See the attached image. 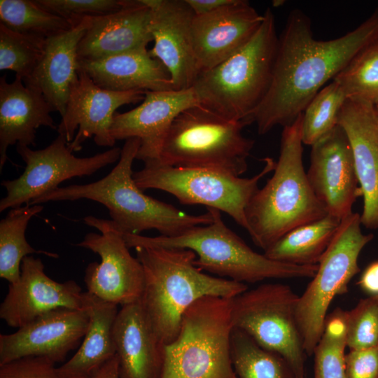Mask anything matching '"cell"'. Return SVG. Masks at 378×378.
<instances>
[{
	"label": "cell",
	"instance_id": "cell-1",
	"mask_svg": "<svg viewBox=\"0 0 378 378\" xmlns=\"http://www.w3.org/2000/svg\"><path fill=\"white\" fill-rule=\"evenodd\" d=\"M378 38V9L355 29L328 41L314 38L309 18L288 15L278 46L270 88L251 118L259 134L293 123L330 79Z\"/></svg>",
	"mask_w": 378,
	"mask_h": 378
},
{
	"label": "cell",
	"instance_id": "cell-2",
	"mask_svg": "<svg viewBox=\"0 0 378 378\" xmlns=\"http://www.w3.org/2000/svg\"><path fill=\"white\" fill-rule=\"evenodd\" d=\"M144 273L139 300L162 344L177 336L186 311L206 296L232 299L248 289L244 283L205 274L195 264L196 254L187 248L137 246Z\"/></svg>",
	"mask_w": 378,
	"mask_h": 378
},
{
	"label": "cell",
	"instance_id": "cell-3",
	"mask_svg": "<svg viewBox=\"0 0 378 378\" xmlns=\"http://www.w3.org/2000/svg\"><path fill=\"white\" fill-rule=\"evenodd\" d=\"M140 145L139 138L126 139L117 164L102 179L58 188L29 204L82 199L93 200L108 209L111 220L122 234H140L144 230L154 229L162 236L175 237L194 227L211 223L213 215L209 208L202 214H188L144 194L136 186L132 164Z\"/></svg>",
	"mask_w": 378,
	"mask_h": 378
},
{
	"label": "cell",
	"instance_id": "cell-4",
	"mask_svg": "<svg viewBox=\"0 0 378 378\" xmlns=\"http://www.w3.org/2000/svg\"><path fill=\"white\" fill-rule=\"evenodd\" d=\"M302 125V113L284 127L274 174L245 210L247 231L263 251L292 229L328 214L314 195L304 168Z\"/></svg>",
	"mask_w": 378,
	"mask_h": 378
},
{
	"label": "cell",
	"instance_id": "cell-5",
	"mask_svg": "<svg viewBox=\"0 0 378 378\" xmlns=\"http://www.w3.org/2000/svg\"><path fill=\"white\" fill-rule=\"evenodd\" d=\"M249 41L214 68L200 72L192 88L199 105L229 120L251 118L270 88L278 46L270 8Z\"/></svg>",
	"mask_w": 378,
	"mask_h": 378
},
{
	"label": "cell",
	"instance_id": "cell-6",
	"mask_svg": "<svg viewBox=\"0 0 378 378\" xmlns=\"http://www.w3.org/2000/svg\"><path fill=\"white\" fill-rule=\"evenodd\" d=\"M211 223L194 227L175 237L122 234L129 248L137 246L181 248L196 254L202 271L241 283L267 279L312 278L318 265H296L276 262L251 249L224 223L220 211L209 208Z\"/></svg>",
	"mask_w": 378,
	"mask_h": 378
},
{
	"label": "cell",
	"instance_id": "cell-7",
	"mask_svg": "<svg viewBox=\"0 0 378 378\" xmlns=\"http://www.w3.org/2000/svg\"><path fill=\"white\" fill-rule=\"evenodd\" d=\"M231 299L204 297L184 313L176 337L163 346L161 378H238L230 355Z\"/></svg>",
	"mask_w": 378,
	"mask_h": 378
},
{
	"label": "cell",
	"instance_id": "cell-8",
	"mask_svg": "<svg viewBox=\"0 0 378 378\" xmlns=\"http://www.w3.org/2000/svg\"><path fill=\"white\" fill-rule=\"evenodd\" d=\"M249 124L229 120L200 105L190 107L173 121L158 160L175 167H206L236 176L245 173L254 141L242 130Z\"/></svg>",
	"mask_w": 378,
	"mask_h": 378
},
{
	"label": "cell",
	"instance_id": "cell-9",
	"mask_svg": "<svg viewBox=\"0 0 378 378\" xmlns=\"http://www.w3.org/2000/svg\"><path fill=\"white\" fill-rule=\"evenodd\" d=\"M262 160L263 168L251 178L213 168L175 167L149 160L142 169L133 173V178L142 190H163L182 204H200L225 212L247 230L246 208L258 190L260 181L276 165L271 158Z\"/></svg>",
	"mask_w": 378,
	"mask_h": 378
},
{
	"label": "cell",
	"instance_id": "cell-10",
	"mask_svg": "<svg viewBox=\"0 0 378 378\" xmlns=\"http://www.w3.org/2000/svg\"><path fill=\"white\" fill-rule=\"evenodd\" d=\"M360 215L344 218L318 263L317 270L299 296L296 316L306 354L312 356L324 330L332 300L347 292L350 280L360 272L358 257L373 235L362 232Z\"/></svg>",
	"mask_w": 378,
	"mask_h": 378
},
{
	"label": "cell",
	"instance_id": "cell-11",
	"mask_svg": "<svg viewBox=\"0 0 378 378\" xmlns=\"http://www.w3.org/2000/svg\"><path fill=\"white\" fill-rule=\"evenodd\" d=\"M298 300L287 284H264L232 298L231 315L234 328L283 356L297 378H304L307 354L297 321Z\"/></svg>",
	"mask_w": 378,
	"mask_h": 378
},
{
	"label": "cell",
	"instance_id": "cell-12",
	"mask_svg": "<svg viewBox=\"0 0 378 378\" xmlns=\"http://www.w3.org/2000/svg\"><path fill=\"white\" fill-rule=\"evenodd\" d=\"M121 150L115 147L93 156L78 158L61 134L40 150L17 145V151L24 162L25 168L17 178L1 182L6 195L0 201V212L29 204L40 196L56 190L66 180L93 174L119 160Z\"/></svg>",
	"mask_w": 378,
	"mask_h": 378
},
{
	"label": "cell",
	"instance_id": "cell-13",
	"mask_svg": "<svg viewBox=\"0 0 378 378\" xmlns=\"http://www.w3.org/2000/svg\"><path fill=\"white\" fill-rule=\"evenodd\" d=\"M84 222L99 233H88L76 246L97 253L100 262L87 266L84 281L87 292L98 298L124 306L138 302L144 285L143 267L129 248L113 221L88 216Z\"/></svg>",
	"mask_w": 378,
	"mask_h": 378
},
{
	"label": "cell",
	"instance_id": "cell-14",
	"mask_svg": "<svg viewBox=\"0 0 378 378\" xmlns=\"http://www.w3.org/2000/svg\"><path fill=\"white\" fill-rule=\"evenodd\" d=\"M146 92L103 89L80 69L57 132L73 152L81 150L82 144L92 136L97 145L112 147L115 140L111 135V128L116 110L125 104L142 102Z\"/></svg>",
	"mask_w": 378,
	"mask_h": 378
},
{
	"label": "cell",
	"instance_id": "cell-15",
	"mask_svg": "<svg viewBox=\"0 0 378 378\" xmlns=\"http://www.w3.org/2000/svg\"><path fill=\"white\" fill-rule=\"evenodd\" d=\"M309 185L328 214L341 220L351 215L362 196L347 135L338 124L312 146L306 172Z\"/></svg>",
	"mask_w": 378,
	"mask_h": 378
},
{
	"label": "cell",
	"instance_id": "cell-16",
	"mask_svg": "<svg viewBox=\"0 0 378 378\" xmlns=\"http://www.w3.org/2000/svg\"><path fill=\"white\" fill-rule=\"evenodd\" d=\"M85 307V306H84ZM87 308L61 307L48 312L11 334L0 335V365L26 356L64 362L78 348L87 332Z\"/></svg>",
	"mask_w": 378,
	"mask_h": 378
},
{
	"label": "cell",
	"instance_id": "cell-17",
	"mask_svg": "<svg viewBox=\"0 0 378 378\" xmlns=\"http://www.w3.org/2000/svg\"><path fill=\"white\" fill-rule=\"evenodd\" d=\"M61 307L85 308L80 286L74 280L55 281L46 274L40 258L24 257L19 280L8 284V293L0 305V318L8 326L19 328Z\"/></svg>",
	"mask_w": 378,
	"mask_h": 378
},
{
	"label": "cell",
	"instance_id": "cell-18",
	"mask_svg": "<svg viewBox=\"0 0 378 378\" xmlns=\"http://www.w3.org/2000/svg\"><path fill=\"white\" fill-rule=\"evenodd\" d=\"M152 11L149 54L168 71L174 90L191 88L199 74L192 41L195 14L186 0H144Z\"/></svg>",
	"mask_w": 378,
	"mask_h": 378
},
{
	"label": "cell",
	"instance_id": "cell-19",
	"mask_svg": "<svg viewBox=\"0 0 378 378\" xmlns=\"http://www.w3.org/2000/svg\"><path fill=\"white\" fill-rule=\"evenodd\" d=\"M263 20V14H259L245 0H233L211 13L195 15L191 32L199 74L214 68L240 50L253 36Z\"/></svg>",
	"mask_w": 378,
	"mask_h": 378
},
{
	"label": "cell",
	"instance_id": "cell-20",
	"mask_svg": "<svg viewBox=\"0 0 378 378\" xmlns=\"http://www.w3.org/2000/svg\"><path fill=\"white\" fill-rule=\"evenodd\" d=\"M199 105L192 88L148 91L141 104L122 113H115L111 128L114 140L139 138L136 159L144 162L158 160L166 135L174 119L184 110Z\"/></svg>",
	"mask_w": 378,
	"mask_h": 378
},
{
	"label": "cell",
	"instance_id": "cell-21",
	"mask_svg": "<svg viewBox=\"0 0 378 378\" xmlns=\"http://www.w3.org/2000/svg\"><path fill=\"white\" fill-rule=\"evenodd\" d=\"M337 124L349 139L359 186L363 197L361 225L378 229V116L374 105L347 99Z\"/></svg>",
	"mask_w": 378,
	"mask_h": 378
},
{
	"label": "cell",
	"instance_id": "cell-22",
	"mask_svg": "<svg viewBox=\"0 0 378 378\" xmlns=\"http://www.w3.org/2000/svg\"><path fill=\"white\" fill-rule=\"evenodd\" d=\"M152 11L144 0H125L114 13L91 17L78 47V59L94 60L147 48Z\"/></svg>",
	"mask_w": 378,
	"mask_h": 378
},
{
	"label": "cell",
	"instance_id": "cell-23",
	"mask_svg": "<svg viewBox=\"0 0 378 378\" xmlns=\"http://www.w3.org/2000/svg\"><path fill=\"white\" fill-rule=\"evenodd\" d=\"M51 105L38 90L24 84L15 76L8 83L6 76L0 78V171L8 159V147L14 144L35 146L36 130L48 127L56 130L50 113Z\"/></svg>",
	"mask_w": 378,
	"mask_h": 378
},
{
	"label": "cell",
	"instance_id": "cell-24",
	"mask_svg": "<svg viewBox=\"0 0 378 378\" xmlns=\"http://www.w3.org/2000/svg\"><path fill=\"white\" fill-rule=\"evenodd\" d=\"M90 18L47 38L40 62L31 75L23 80L27 86L41 92L62 116L65 113L71 90L78 79V47L90 25Z\"/></svg>",
	"mask_w": 378,
	"mask_h": 378
},
{
	"label": "cell",
	"instance_id": "cell-25",
	"mask_svg": "<svg viewBox=\"0 0 378 378\" xmlns=\"http://www.w3.org/2000/svg\"><path fill=\"white\" fill-rule=\"evenodd\" d=\"M119 378H161L163 346L139 300L122 306L113 327Z\"/></svg>",
	"mask_w": 378,
	"mask_h": 378
},
{
	"label": "cell",
	"instance_id": "cell-26",
	"mask_svg": "<svg viewBox=\"0 0 378 378\" xmlns=\"http://www.w3.org/2000/svg\"><path fill=\"white\" fill-rule=\"evenodd\" d=\"M78 60L80 69L103 89L118 92L174 90L168 71L147 48L99 59Z\"/></svg>",
	"mask_w": 378,
	"mask_h": 378
},
{
	"label": "cell",
	"instance_id": "cell-27",
	"mask_svg": "<svg viewBox=\"0 0 378 378\" xmlns=\"http://www.w3.org/2000/svg\"><path fill=\"white\" fill-rule=\"evenodd\" d=\"M83 304L90 323L82 342L74 356L57 368L62 378H92L116 354L113 327L118 304L83 292Z\"/></svg>",
	"mask_w": 378,
	"mask_h": 378
},
{
	"label": "cell",
	"instance_id": "cell-28",
	"mask_svg": "<svg viewBox=\"0 0 378 378\" xmlns=\"http://www.w3.org/2000/svg\"><path fill=\"white\" fill-rule=\"evenodd\" d=\"M341 220L327 214L320 219L296 227L264 251L263 254L270 260L283 263L318 265Z\"/></svg>",
	"mask_w": 378,
	"mask_h": 378
},
{
	"label": "cell",
	"instance_id": "cell-29",
	"mask_svg": "<svg viewBox=\"0 0 378 378\" xmlns=\"http://www.w3.org/2000/svg\"><path fill=\"white\" fill-rule=\"evenodd\" d=\"M43 209L41 204L13 208L0 221V277L9 284L19 280L24 257L35 253L54 258L59 257L57 253L34 248L26 239L25 232L29 220Z\"/></svg>",
	"mask_w": 378,
	"mask_h": 378
},
{
	"label": "cell",
	"instance_id": "cell-30",
	"mask_svg": "<svg viewBox=\"0 0 378 378\" xmlns=\"http://www.w3.org/2000/svg\"><path fill=\"white\" fill-rule=\"evenodd\" d=\"M230 355L238 378H297L283 356L262 347L239 328L231 332Z\"/></svg>",
	"mask_w": 378,
	"mask_h": 378
},
{
	"label": "cell",
	"instance_id": "cell-31",
	"mask_svg": "<svg viewBox=\"0 0 378 378\" xmlns=\"http://www.w3.org/2000/svg\"><path fill=\"white\" fill-rule=\"evenodd\" d=\"M0 21L8 29L47 39L73 26L41 7L36 0H1Z\"/></svg>",
	"mask_w": 378,
	"mask_h": 378
},
{
	"label": "cell",
	"instance_id": "cell-32",
	"mask_svg": "<svg viewBox=\"0 0 378 378\" xmlns=\"http://www.w3.org/2000/svg\"><path fill=\"white\" fill-rule=\"evenodd\" d=\"M348 99L378 101V38L361 49L332 79Z\"/></svg>",
	"mask_w": 378,
	"mask_h": 378
},
{
	"label": "cell",
	"instance_id": "cell-33",
	"mask_svg": "<svg viewBox=\"0 0 378 378\" xmlns=\"http://www.w3.org/2000/svg\"><path fill=\"white\" fill-rule=\"evenodd\" d=\"M348 97L335 80L323 88L302 113V139L312 146L337 125L340 112Z\"/></svg>",
	"mask_w": 378,
	"mask_h": 378
},
{
	"label": "cell",
	"instance_id": "cell-34",
	"mask_svg": "<svg viewBox=\"0 0 378 378\" xmlns=\"http://www.w3.org/2000/svg\"><path fill=\"white\" fill-rule=\"evenodd\" d=\"M344 311L337 307L327 316L322 336L314 350V378H345Z\"/></svg>",
	"mask_w": 378,
	"mask_h": 378
},
{
	"label": "cell",
	"instance_id": "cell-35",
	"mask_svg": "<svg viewBox=\"0 0 378 378\" xmlns=\"http://www.w3.org/2000/svg\"><path fill=\"white\" fill-rule=\"evenodd\" d=\"M46 39L13 31L0 23V69L24 80L40 62Z\"/></svg>",
	"mask_w": 378,
	"mask_h": 378
},
{
	"label": "cell",
	"instance_id": "cell-36",
	"mask_svg": "<svg viewBox=\"0 0 378 378\" xmlns=\"http://www.w3.org/2000/svg\"><path fill=\"white\" fill-rule=\"evenodd\" d=\"M346 344L349 350L378 346V295L361 299L344 311Z\"/></svg>",
	"mask_w": 378,
	"mask_h": 378
},
{
	"label": "cell",
	"instance_id": "cell-37",
	"mask_svg": "<svg viewBox=\"0 0 378 378\" xmlns=\"http://www.w3.org/2000/svg\"><path fill=\"white\" fill-rule=\"evenodd\" d=\"M41 7L73 27L83 19L108 15L120 10L125 0H36Z\"/></svg>",
	"mask_w": 378,
	"mask_h": 378
},
{
	"label": "cell",
	"instance_id": "cell-38",
	"mask_svg": "<svg viewBox=\"0 0 378 378\" xmlns=\"http://www.w3.org/2000/svg\"><path fill=\"white\" fill-rule=\"evenodd\" d=\"M52 360L26 356L0 365V378H62Z\"/></svg>",
	"mask_w": 378,
	"mask_h": 378
},
{
	"label": "cell",
	"instance_id": "cell-39",
	"mask_svg": "<svg viewBox=\"0 0 378 378\" xmlns=\"http://www.w3.org/2000/svg\"><path fill=\"white\" fill-rule=\"evenodd\" d=\"M345 378H378V346L349 350L344 358Z\"/></svg>",
	"mask_w": 378,
	"mask_h": 378
},
{
	"label": "cell",
	"instance_id": "cell-40",
	"mask_svg": "<svg viewBox=\"0 0 378 378\" xmlns=\"http://www.w3.org/2000/svg\"><path fill=\"white\" fill-rule=\"evenodd\" d=\"M358 286L370 295H378V260L370 263L358 281Z\"/></svg>",
	"mask_w": 378,
	"mask_h": 378
},
{
	"label": "cell",
	"instance_id": "cell-41",
	"mask_svg": "<svg viewBox=\"0 0 378 378\" xmlns=\"http://www.w3.org/2000/svg\"><path fill=\"white\" fill-rule=\"evenodd\" d=\"M195 15H202L230 4L233 0H186Z\"/></svg>",
	"mask_w": 378,
	"mask_h": 378
},
{
	"label": "cell",
	"instance_id": "cell-42",
	"mask_svg": "<svg viewBox=\"0 0 378 378\" xmlns=\"http://www.w3.org/2000/svg\"><path fill=\"white\" fill-rule=\"evenodd\" d=\"M92 378H119L117 354L107 362Z\"/></svg>",
	"mask_w": 378,
	"mask_h": 378
},
{
	"label": "cell",
	"instance_id": "cell-43",
	"mask_svg": "<svg viewBox=\"0 0 378 378\" xmlns=\"http://www.w3.org/2000/svg\"><path fill=\"white\" fill-rule=\"evenodd\" d=\"M375 112L378 116V101L374 104Z\"/></svg>",
	"mask_w": 378,
	"mask_h": 378
},
{
	"label": "cell",
	"instance_id": "cell-44",
	"mask_svg": "<svg viewBox=\"0 0 378 378\" xmlns=\"http://www.w3.org/2000/svg\"><path fill=\"white\" fill-rule=\"evenodd\" d=\"M304 378H306V377H304Z\"/></svg>",
	"mask_w": 378,
	"mask_h": 378
}]
</instances>
